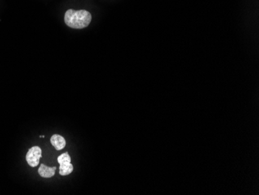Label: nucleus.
I'll use <instances>...</instances> for the list:
<instances>
[{"instance_id": "nucleus-1", "label": "nucleus", "mask_w": 259, "mask_h": 195, "mask_svg": "<svg viewBox=\"0 0 259 195\" xmlns=\"http://www.w3.org/2000/svg\"><path fill=\"white\" fill-rule=\"evenodd\" d=\"M92 21V15L87 10H67L65 15L66 25L74 29L87 28Z\"/></svg>"}, {"instance_id": "nucleus-2", "label": "nucleus", "mask_w": 259, "mask_h": 195, "mask_svg": "<svg viewBox=\"0 0 259 195\" xmlns=\"http://www.w3.org/2000/svg\"><path fill=\"white\" fill-rule=\"evenodd\" d=\"M58 163L60 164L59 174L62 176H67L72 174L73 171V165L71 163V157L68 152H65L63 154L58 156Z\"/></svg>"}, {"instance_id": "nucleus-3", "label": "nucleus", "mask_w": 259, "mask_h": 195, "mask_svg": "<svg viewBox=\"0 0 259 195\" xmlns=\"http://www.w3.org/2000/svg\"><path fill=\"white\" fill-rule=\"evenodd\" d=\"M42 156V150L39 146H33L30 148L26 156V160L31 167H36L40 162Z\"/></svg>"}, {"instance_id": "nucleus-4", "label": "nucleus", "mask_w": 259, "mask_h": 195, "mask_svg": "<svg viewBox=\"0 0 259 195\" xmlns=\"http://www.w3.org/2000/svg\"><path fill=\"white\" fill-rule=\"evenodd\" d=\"M56 166L54 167H49L45 164H41V166L38 169V174L41 177L45 178H50L54 177L56 171Z\"/></svg>"}, {"instance_id": "nucleus-5", "label": "nucleus", "mask_w": 259, "mask_h": 195, "mask_svg": "<svg viewBox=\"0 0 259 195\" xmlns=\"http://www.w3.org/2000/svg\"><path fill=\"white\" fill-rule=\"evenodd\" d=\"M50 143L55 148V149L58 151L62 150L66 146L65 139L59 135H53L50 138Z\"/></svg>"}]
</instances>
